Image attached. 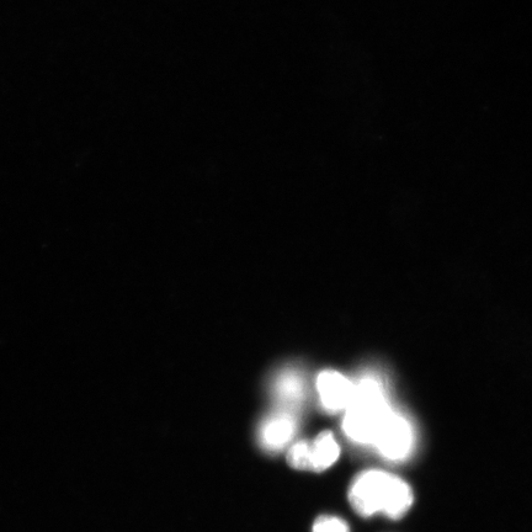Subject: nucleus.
Wrapping results in <instances>:
<instances>
[{
  "label": "nucleus",
  "mask_w": 532,
  "mask_h": 532,
  "mask_svg": "<svg viewBox=\"0 0 532 532\" xmlns=\"http://www.w3.org/2000/svg\"><path fill=\"white\" fill-rule=\"evenodd\" d=\"M287 462L300 471H311L310 441H299L287 452Z\"/></svg>",
  "instance_id": "6e6552de"
},
{
  "label": "nucleus",
  "mask_w": 532,
  "mask_h": 532,
  "mask_svg": "<svg viewBox=\"0 0 532 532\" xmlns=\"http://www.w3.org/2000/svg\"><path fill=\"white\" fill-rule=\"evenodd\" d=\"M313 532H350L347 523L337 516L324 515L316 520Z\"/></svg>",
  "instance_id": "1a4fd4ad"
},
{
  "label": "nucleus",
  "mask_w": 532,
  "mask_h": 532,
  "mask_svg": "<svg viewBox=\"0 0 532 532\" xmlns=\"http://www.w3.org/2000/svg\"><path fill=\"white\" fill-rule=\"evenodd\" d=\"M311 471L323 472L337 462L340 448L331 432H323L310 443Z\"/></svg>",
  "instance_id": "0eeeda50"
},
{
  "label": "nucleus",
  "mask_w": 532,
  "mask_h": 532,
  "mask_svg": "<svg viewBox=\"0 0 532 532\" xmlns=\"http://www.w3.org/2000/svg\"><path fill=\"white\" fill-rule=\"evenodd\" d=\"M351 507L365 518L383 513L398 520L411 509L413 492L406 482L385 471L371 470L355 478L349 489Z\"/></svg>",
  "instance_id": "f03ea898"
},
{
  "label": "nucleus",
  "mask_w": 532,
  "mask_h": 532,
  "mask_svg": "<svg viewBox=\"0 0 532 532\" xmlns=\"http://www.w3.org/2000/svg\"><path fill=\"white\" fill-rule=\"evenodd\" d=\"M393 411L383 377L376 371H366L355 381L353 401L345 411L343 432L354 444L372 446Z\"/></svg>",
  "instance_id": "f257e3e1"
},
{
  "label": "nucleus",
  "mask_w": 532,
  "mask_h": 532,
  "mask_svg": "<svg viewBox=\"0 0 532 532\" xmlns=\"http://www.w3.org/2000/svg\"><path fill=\"white\" fill-rule=\"evenodd\" d=\"M275 395L281 406L294 412L306 397V385L303 377L296 370H285L275 382Z\"/></svg>",
  "instance_id": "423d86ee"
},
{
  "label": "nucleus",
  "mask_w": 532,
  "mask_h": 532,
  "mask_svg": "<svg viewBox=\"0 0 532 532\" xmlns=\"http://www.w3.org/2000/svg\"><path fill=\"white\" fill-rule=\"evenodd\" d=\"M414 444L416 434L411 420L395 409L383 423L372 446L383 459L401 462L412 455Z\"/></svg>",
  "instance_id": "7ed1b4c3"
},
{
  "label": "nucleus",
  "mask_w": 532,
  "mask_h": 532,
  "mask_svg": "<svg viewBox=\"0 0 532 532\" xmlns=\"http://www.w3.org/2000/svg\"><path fill=\"white\" fill-rule=\"evenodd\" d=\"M297 430L294 412L281 409L265 418L259 428V443L265 451L275 454L286 448Z\"/></svg>",
  "instance_id": "39448f33"
},
{
  "label": "nucleus",
  "mask_w": 532,
  "mask_h": 532,
  "mask_svg": "<svg viewBox=\"0 0 532 532\" xmlns=\"http://www.w3.org/2000/svg\"><path fill=\"white\" fill-rule=\"evenodd\" d=\"M317 391L324 411H347L355 392V382L337 371H324L318 376Z\"/></svg>",
  "instance_id": "20e7f679"
}]
</instances>
